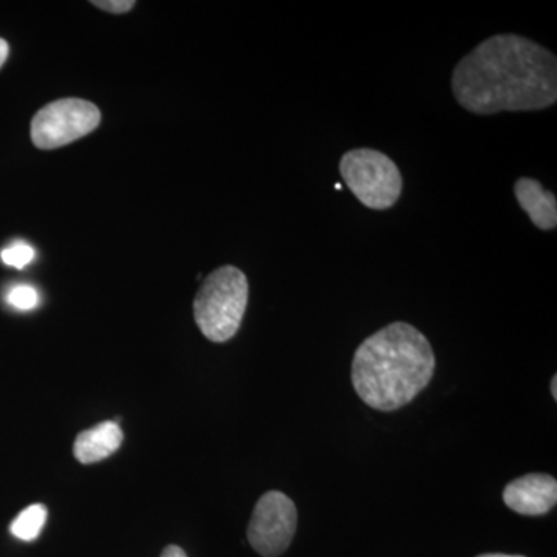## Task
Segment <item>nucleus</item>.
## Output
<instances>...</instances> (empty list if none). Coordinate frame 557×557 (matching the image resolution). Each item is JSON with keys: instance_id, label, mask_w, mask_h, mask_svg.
<instances>
[{"instance_id": "obj_2", "label": "nucleus", "mask_w": 557, "mask_h": 557, "mask_svg": "<svg viewBox=\"0 0 557 557\" xmlns=\"http://www.w3.org/2000/svg\"><path fill=\"white\" fill-rule=\"evenodd\" d=\"M434 348L420 330L397 321L362 341L351 361V384L369 408H405L434 376Z\"/></svg>"}, {"instance_id": "obj_10", "label": "nucleus", "mask_w": 557, "mask_h": 557, "mask_svg": "<svg viewBox=\"0 0 557 557\" xmlns=\"http://www.w3.org/2000/svg\"><path fill=\"white\" fill-rule=\"evenodd\" d=\"M47 508L44 505H32L21 512L14 522L11 523L10 531L14 537L21 541L32 542L39 537L40 531L46 525Z\"/></svg>"}, {"instance_id": "obj_12", "label": "nucleus", "mask_w": 557, "mask_h": 557, "mask_svg": "<svg viewBox=\"0 0 557 557\" xmlns=\"http://www.w3.org/2000/svg\"><path fill=\"white\" fill-rule=\"evenodd\" d=\"M0 258H2L5 265L22 270L32 262L33 258H35V249H33L30 245L21 244L20 242V244H14L9 248L3 249Z\"/></svg>"}, {"instance_id": "obj_5", "label": "nucleus", "mask_w": 557, "mask_h": 557, "mask_svg": "<svg viewBox=\"0 0 557 557\" xmlns=\"http://www.w3.org/2000/svg\"><path fill=\"white\" fill-rule=\"evenodd\" d=\"M101 112L97 106L79 98L50 102L32 121V139L36 148L57 149L86 137L97 129Z\"/></svg>"}, {"instance_id": "obj_3", "label": "nucleus", "mask_w": 557, "mask_h": 557, "mask_svg": "<svg viewBox=\"0 0 557 557\" xmlns=\"http://www.w3.org/2000/svg\"><path fill=\"white\" fill-rule=\"evenodd\" d=\"M249 285L244 271L225 265L212 271L194 300V318L212 343H226L239 332L248 306Z\"/></svg>"}, {"instance_id": "obj_4", "label": "nucleus", "mask_w": 557, "mask_h": 557, "mask_svg": "<svg viewBox=\"0 0 557 557\" xmlns=\"http://www.w3.org/2000/svg\"><path fill=\"white\" fill-rule=\"evenodd\" d=\"M347 188L366 208L386 211L403 193V175L394 160L376 149L347 150L339 160Z\"/></svg>"}, {"instance_id": "obj_15", "label": "nucleus", "mask_w": 557, "mask_h": 557, "mask_svg": "<svg viewBox=\"0 0 557 557\" xmlns=\"http://www.w3.org/2000/svg\"><path fill=\"white\" fill-rule=\"evenodd\" d=\"M9 44H7V40L0 39V67H2L3 62L9 58Z\"/></svg>"}, {"instance_id": "obj_14", "label": "nucleus", "mask_w": 557, "mask_h": 557, "mask_svg": "<svg viewBox=\"0 0 557 557\" xmlns=\"http://www.w3.org/2000/svg\"><path fill=\"white\" fill-rule=\"evenodd\" d=\"M161 557H188L186 553L183 552V548L177 547V545H170L163 549L161 553Z\"/></svg>"}, {"instance_id": "obj_17", "label": "nucleus", "mask_w": 557, "mask_h": 557, "mask_svg": "<svg viewBox=\"0 0 557 557\" xmlns=\"http://www.w3.org/2000/svg\"><path fill=\"white\" fill-rule=\"evenodd\" d=\"M478 557H523V556H509V555H498V553H493V555H482Z\"/></svg>"}, {"instance_id": "obj_11", "label": "nucleus", "mask_w": 557, "mask_h": 557, "mask_svg": "<svg viewBox=\"0 0 557 557\" xmlns=\"http://www.w3.org/2000/svg\"><path fill=\"white\" fill-rule=\"evenodd\" d=\"M7 302L17 310H32L38 306L39 295L30 285H16L7 295Z\"/></svg>"}, {"instance_id": "obj_8", "label": "nucleus", "mask_w": 557, "mask_h": 557, "mask_svg": "<svg viewBox=\"0 0 557 557\" xmlns=\"http://www.w3.org/2000/svg\"><path fill=\"white\" fill-rule=\"evenodd\" d=\"M515 196L519 207L527 212L533 225L542 231L557 226V200L555 193L544 189L539 180L520 177L515 183Z\"/></svg>"}, {"instance_id": "obj_13", "label": "nucleus", "mask_w": 557, "mask_h": 557, "mask_svg": "<svg viewBox=\"0 0 557 557\" xmlns=\"http://www.w3.org/2000/svg\"><path fill=\"white\" fill-rule=\"evenodd\" d=\"M91 5L98 7V9L109 11V13H127L135 7L134 0H94Z\"/></svg>"}, {"instance_id": "obj_6", "label": "nucleus", "mask_w": 557, "mask_h": 557, "mask_svg": "<svg viewBox=\"0 0 557 557\" xmlns=\"http://www.w3.org/2000/svg\"><path fill=\"white\" fill-rule=\"evenodd\" d=\"M298 527L295 502L281 491L259 498L248 525V541L263 557H277L292 544Z\"/></svg>"}, {"instance_id": "obj_16", "label": "nucleus", "mask_w": 557, "mask_h": 557, "mask_svg": "<svg viewBox=\"0 0 557 557\" xmlns=\"http://www.w3.org/2000/svg\"><path fill=\"white\" fill-rule=\"evenodd\" d=\"M552 394L553 398L557 399V376H553L552 380Z\"/></svg>"}, {"instance_id": "obj_9", "label": "nucleus", "mask_w": 557, "mask_h": 557, "mask_svg": "<svg viewBox=\"0 0 557 557\" xmlns=\"http://www.w3.org/2000/svg\"><path fill=\"white\" fill-rule=\"evenodd\" d=\"M123 431L115 421H104L81 432L75 440L73 454L83 465L98 463L115 454L123 443Z\"/></svg>"}, {"instance_id": "obj_7", "label": "nucleus", "mask_w": 557, "mask_h": 557, "mask_svg": "<svg viewBox=\"0 0 557 557\" xmlns=\"http://www.w3.org/2000/svg\"><path fill=\"white\" fill-rule=\"evenodd\" d=\"M505 505L522 516H544L556 507L557 482L548 474H527L504 491Z\"/></svg>"}, {"instance_id": "obj_1", "label": "nucleus", "mask_w": 557, "mask_h": 557, "mask_svg": "<svg viewBox=\"0 0 557 557\" xmlns=\"http://www.w3.org/2000/svg\"><path fill=\"white\" fill-rule=\"evenodd\" d=\"M450 89L475 115L548 109L557 101V58L525 36L494 35L458 61Z\"/></svg>"}]
</instances>
